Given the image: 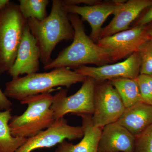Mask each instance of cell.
Wrapping results in <instances>:
<instances>
[{"mask_svg": "<svg viewBox=\"0 0 152 152\" xmlns=\"http://www.w3.org/2000/svg\"><path fill=\"white\" fill-rule=\"evenodd\" d=\"M69 16L75 31L73 41L60 52L56 58L44 66V69L76 68L88 64L100 66L113 62L111 52L95 43L87 35L84 25L79 15L70 14Z\"/></svg>", "mask_w": 152, "mask_h": 152, "instance_id": "6da1fadb", "label": "cell"}, {"mask_svg": "<svg viewBox=\"0 0 152 152\" xmlns=\"http://www.w3.org/2000/svg\"><path fill=\"white\" fill-rule=\"evenodd\" d=\"M63 1L53 0L50 13L42 20H27L30 31L35 38L44 66L51 61L53 51L59 43L73 40L75 31Z\"/></svg>", "mask_w": 152, "mask_h": 152, "instance_id": "7a4b0ae2", "label": "cell"}, {"mask_svg": "<svg viewBox=\"0 0 152 152\" xmlns=\"http://www.w3.org/2000/svg\"><path fill=\"white\" fill-rule=\"evenodd\" d=\"M86 77L69 68H56L48 72H36L12 79L6 83L4 94L8 99L21 102L28 97L50 93L56 87L69 88L83 83Z\"/></svg>", "mask_w": 152, "mask_h": 152, "instance_id": "3957f363", "label": "cell"}, {"mask_svg": "<svg viewBox=\"0 0 152 152\" xmlns=\"http://www.w3.org/2000/svg\"><path fill=\"white\" fill-rule=\"evenodd\" d=\"M53 96L50 93L28 97L21 101L27 109L20 115L12 116L9 127L14 137L29 138L50 127L56 121L51 109Z\"/></svg>", "mask_w": 152, "mask_h": 152, "instance_id": "277c9868", "label": "cell"}, {"mask_svg": "<svg viewBox=\"0 0 152 152\" xmlns=\"http://www.w3.org/2000/svg\"><path fill=\"white\" fill-rule=\"evenodd\" d=\"M27 25L18 4L10 2L0 12V75L13 65Z\"/></svg>", "mask_w": 152, "mask_h": 152, "instance_id": "5b68a950", "label": "cell"}, {"mask_svg": "<svg viewBox=\"0 0 152 152\" xmlns=\"http://www.w3.org/2000/svg\"><path fill=\"white\" fill-rule=\"evenodd\" d=\"M96 82L86 77L80 89L74 94L67 96V90L62 89L53 96L51 109L56 120L64 118L67 114L93 115L94 111V94Z\"/></svg>", "mask_w": 152, "mask_h": 152, "instance_id": "8992f818", "label": "cell"}, {"mask_svg": "<svg viewBox=\"0 0 152 152\" xmlns=\"http://www.w3.org/2000/svg\"><path fill=\"white\" fill-rule=\"evenodd\" d=\"M94 104L93 124L101 129L118 121L126 110L121 98L110 80L96 83Z\"/></svg>", "mask_w": 152, "mask_h": 152, "instance_id": "52a82bcc", "label": "cell"}, {"mask_svg": "<svg viewBox=\"0 0 152 152\" xmlns=\"http://www.w3.org/2000/svg\"><path fill=\"white\" fill-rule=\"evenodd\" d=\"M83 135L82 126H71L63 118L56 120L46 129L27 139L16 152H32L39 149L50 148L67 140L81 138Z\"/></svg>", "mask_w": 152, "mask_h": 152, "instance_id": "ba28073f", "label": "cell"}, {"mask_svg": "<svg viewBox=\"0 0 152 152\" xmlns=\"http://www.w3.org/2000/svg\"><path fill=\"white\" fill-rule=\"evenodd\" d=\"M148 27L135 26L130 29L101 38L97 42L98 45L111 52L113 62L124 58L138 51L139 48L150 39Z\"/></svg>", "mask_w": 152, "mask_h": 152, "instance_id": "9c48e42d", "label": "cell"}, {"mask_svg": "<svg viewBox=\"0 0 152 152\" xmlns=\"http://www.w3.org/2000/svg\"><path fill=\"white\" fill-rule=\"evenodd\" d=\"M140 57L137 52L121 62L97 67L81 66L74 71L99 83L118 78L136 79L140 75Z\"/></svg>", "mask_w": 152, "mask_h": 152, "instance_id": "30bf717a", "label": "cell"}, {"mask_svg": "<svg viewBox=\"0 0 152 152\" xmlns=\"http://www.w3.org/2000/svg\"><path fill=\"white\" fill-rule=\"evenodd\" d=\"M40 58L39 48L27 24L24 31L15 61L8 73L14 79L24 74L37 72L39 69Z\"/></svg>", "mask_w": 152, "mask_h": 152, "instance_id": "8fae6325", "label": "cell"}, {"mask_svg": "<svg viewBox=\"0 0 152 152\" xmlns=\"http://www.w3.org/2000/svg\"><path fill=\"white\" fill-rule=\"evenodd\" d=\"M120 4L112 1L102 2L92 6L68 5L65 4L64 5L68 13L80 15L83 20L89 23L91 29L90 37L97 42L99 39L104 22L110 15L114 14Z\"/></svg>", "mask_w": 152, "mask_h": 152, "instance_id": "7c38bea8", "label": "cell"}, {"mask_svg": "<svg viewBox=\"0 0 152 152\" xmlns=\"http://www.w3.org/2000/svg\"><path fill=\"white\" fill-rule=\"evenodd\" d=\"M152 5V0H129L120 4L111 21L102 28L99 39L129 29L141 13Z\"/></svg>", "mask_w": 152, "mask_h": 152, "instance_id": "4fadbf2b", "label": "cell"}, {"mask_svg": "<svg viewBox=\"0 0 152 152\" xmlns=\"http://www.w3.org/2000/svg\"><path fill=\"white\" fill-rule=\"evenodd\" d=\"M136 137L118 123H112L102 129L98 152H135Z\"/></svg>", "mask_w": 152, "mask_h": 152, "instance_id": "5bb4252c", "label": "cell"}, {"mask_svg": "<svg viewBox=\"0 0 152 152\" xmlns=\"http://www.w3.org/2000/svg\"><path fill=\"white\" fill-rule=\"evenodd\" d=\"M82 118L83 137L78 143L74 145L65 140L58 145L55 152H98V145L102 129L93 124L92 115H79Z\"/></svg>", "mask_w": 152, "mask_h": 152, "instance_id": "9a60e30c", "label": "cell"}, {"mask_svg": "<svg viewBox=\"0 0 152 152\" xmlns=\"http://www.w3.org/2000/svg\"><path fill=\"white\" fill-rule=\"evenodd\" d=\"M117 122L136 137L152 124V105L140 102L127 108Z\"/></svg>", "mask_w": 152, "mask_h": 152, "instance_id": "2e32d148", "label": "cell"}, {"mask_svg": "<svg viewBox=\"0 0 152 152\" xmlns=\"http://www.w3.org/2000/svg\"><path fill=\"white\" fill-rule=\"evenodd\" d=\"M11 110L0 112V152H16L27 139L12 135L9 127Z\"/></svg>", "mask_w": 152, "mask_h": 152, "instance_id": "e0dca14e", "label": "cell"}, {"mask_svg": "<svg viewBox=\"0 0 152 152\" xmlns=\"http://www.w3.org/2000/svg\"><path fill=\"white\" fill-rule=\"evenodd\" d=\"M110 81L121 98L126 108L142 102L136 79L118 78Z\"/></svg>", "mask_w": 152, "mask_h": 152, "instance_id": "ac0fdd59", "label": "cell"}, {"mask_svg": "<svg viewBox=\"0 0 152 152\" xmlns=\"http://www.w3.org/2000/svg\"><path fill=\"white\" fill-rule=\"evenodd\" d=\"M19 9L26 20L34 18L42 20L48 17V0H20Z\"/></svg>", "mask_w": 152, "mask_h": 152, "instance_id": "d6986e66", "label": "cell"}, {"mask_svg": "<svg viewBox=\"0 0 152 152\" xmlns=\"http://www.w3.org/2000/svg\"><path fill=\"white\" fill-rule=\"evenodd\" d=\"M141 59L140 74L152 75V40L145 42L138 50Z\"/></svg>", "mask_w": 152, "mask_h": 152, "instance_id": "ffe728a7", "label": "cell"}, {"mask_svg": "<svg viewBox=\"0 0 152 152\" xmlns=\"http://www.w3.org/2000/svg\"><path fill=\"white\" fill-rule=\"evenodd\" d=\"M136 80L138 85L141 102L152 105V76L140 74Z\"/></svg>", "mask_w": 152, "mask_h": 152, "instance_id": "44dd1931", "label": "cell"}, {"mask_svg": "<svg viewBox=\"0 0 152 152\" xmlns=\"http://www.w3.org/2000/svg\"><path fill=\"white\" fill-rule=\"evenodd\" d=\"M135 137V152H152V124Z\"/></svg>", "mask_w": 152, "mask_h": 152, "instance_id": "7402d4cb", "label": "cell"}, {"mask_svg": "<svg viewBox=\"0 0 152 152\" xmlns=\"http://www.w3.org/2000/svg\"><path fill=\"white\" fill-rule=\"evenodd\" d=\"M63 1L65 4L76 6H80L81 4L85 6H92L102 2L99 0H65Z\"/></svg>", "mask_w": 152, "mask_h": 152, "instance_id": "603a6c76", "label": "cell"}, {"mask_svg": "<svg viewBox=\"0 0 152 152\" xmlns=\"http://www.w3.org/2000/svg\"><path fill=\"white\" fill-rule=\"evenodd\" d=\"M148 8L149 9L136 22L134 25V26H146L148 24L152 22V5Z\"/></svg>", "mask_w": 152, "mask_h": 152, "instance_id": "cb8c5ba5", "label": "cell"}, {"mask_svg": "<svg viewBox=\"0 0 152 152\" xmlns=\"http://www.w3.org/2000/svg\"><path fill=\"white\" fill-rule=\"evenodd\" d=\"M12 104L7 97L0 88V110H12Z\"/></svg>", "mask_w": 152, "mask_h": 152, "instance_id": "d4e9b609", "label": "cell"}, {"mask_svg": "<svg viewBox=\"0 0 152 152\" xmlns=\"http://www.w3.org/2000/svg\"><path fill=\"white\" fill-rule=\"evenodd\" d=\"M9 0H0V12L6 7L9 3Z\"/></svg>", "mask_w": 152, "mask_h": 152, "instance_id": "484cf974", "label": "cell"}, {"mask_svg": "<svg viewBox=\"0 0 152 152\" xmlns=\"http://www.w3.org/2000/svg\"><path fill=\"white\" fill-rule=\"evenodd\" d=\"M148 33L150 39L152 40V26L151 27L148 28Z\"/></svg>", "mask_w": 152, "mask_h": 152, "instance_id": "4316f807", "label": "cell"}, {"mask_svg": "<svg viewBox=\"0 0 152 152\" xmlns=\"http://www.w3.org/2000/svg\"></svg>", "mask_w": 152, "mask_h": 152, "instance_id": "83f0119b", "label": "cell"}]
</instances>
